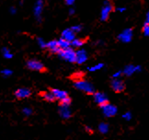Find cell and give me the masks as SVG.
I'll list each match as a JSON object with an SVG mask.
<instances>
[{
  "label": "cell",
  "mask_w": 149,
  "mask_h": 140,
  "mask_svg": "<svg viewBox=\"0 0 149 140\" xmlns=\"http://www.w3.org/2000/svg\"><path fill=\"white\" fill-rule=\"evenodd\" d=\"M88 60V52L84 49H80L76 52V63L81 65Z\"/></svg>",
  "instance_id": "cell-10"
},
{
  "label": "cell",
  "mask_w": 149,
  "mask_h": 140,
  "mask_svg": "<svg viewBox=\"0 0 149 140\" xmlns=\"http://www.w3.org/2000/svg\"><path fill=\"white\" fill-rule=\"evenodd\" d=\"M62 38L68 41V42H72V41L76 38V32H74L72 29H66V30L63 31L62 32Z\"/></svg>",
  "instance_id": "cell-13"
},
{
  "label": "cell",
  "mask_w": 149,
  "mask_h": 140,
  "mask_svg": "<svg viewBox=\"0 0 149 140\" xmlns=\"http://www.w3.org/2000/svg\"><path fill=\"white\" fill-rule=\"evenodd\" d=\"M94 101L97 104H99L100 106H103L109 102V99L107 95L103 92H94Z\"/></svg>",
  "instance_id": "cell-8"
},
{
  "label": "cell",
  "mask_w": 149,
  "mask_h": 140,
  "mask_svg": "<svg viewBox=\"0 0 149 140\" xmlns=\"http://www.w3.org/2000/svg\"><path fill=\"white\" fill-rule=\"evenodd\" d=\"M132 117H133V115H132V113L130 112H126L125 113L123 114V118L125 119L126 121H130L132 119Z\"/></svg>",
  "instance_id": "cell-27"
},
{
  "label": "cell",
  "mask_w": 149,
  "mask_h": 140,
  "mask_svg": "<svg viewBox=\"0 0 149 140\" xmlns=\"http://www.w3.org/2000/svg\"><path fill=\"white\" fill-rule=\"evenodd\" d=\"M143 32H144L145 36H149V24H144L143 27Z\"/></svg>",
  "instance_id": "cell-26"
},
{
  "label": "cell",
  "mask_w": 149,
  "mask_h": 140,
  "mask_svg": "<svg viewBox=\"0 0 149 140\" xmlns=\"http://www.w3.org/2000/svg\"><path fill=\"white\" fill-rule=\"evenodd\" d=\"M58 55L61 58L65 59L67 62L70 63H76V52L74 51V49L72 48H67V49H64L61 50Z\"/></svg>",
  "instance_id": "cell-3"
},
{
  "label": "cell",
  "mask_w": 149,
  "mask_h": 140,
  "mask_svg": "<svg viewBox=\"0 0 149 140\" xmlns=\"http://www.w3.org/2000/svg\"><path fill=\"white\" fill-rule=\"evenodd\" d=\"M117 10L119 11V12H123V11L126 10V8H118Z\"/></svg>",
  "instance_id": "cell-35"
},
{
  "label": "cell",
  "mask_w": 149,
  "mask_h": 140,
  "mask_svg": "<svg viewBox=\"0 0 149 140\" xmlns=\"http://www.w3.org/2000/svg\"><path fill=\"white\" fill-rule=\"evenodd\" d=\"M103 66H104V65H103L102 63H99V64H97V65H95L93 66L88 67V70L90 72H94V71H97V70H100Z\"/></svg>",
  "instance_id": "cell-23"
},
{
  "label": "cell",
  "mask_w": 149,
  "mask_h": 140,
  "mask_svg": "<svg viewBox=\"0 0 149 140\" xmlns=\"http://www.w3.org/2000/svg\"><path fill=\"white\" fill-rule=\"evenodd\" d=\"M142 67L140 66H134V65H128L126 66L123 71V74H124L127 77H130L133 74L136 73V72H140Z\"/></svg>",
  "instance_id": "cell-11"
},
{
  "label": "cell",
  "mask_w": 149,
  "mask_h": 140,
  "mask_svg": "<svg viewBox=\"0 0 149 140\" xmlns=\"http://www.w3.org/2000/svg\"><path fill=\"white\" fill-rule=\"evenodd\" d=\"M100 108L102 110L103 114H104L106 117H113V116H115L117 114V112H118V109L115 105L111 104L110 102L103 105Z\"/></svg>",
  "instance_id": "cell-4"
},
{
  "label": "cell",
  "mask_w": 149,
  "mask_h": 140,
  "mask_svg": "<svg viewBox=\"0 0 149 140\" xmlns=\"http://www.w3.org/2000/svg\"><path fill=\"white\" fill-rule=\"evenodd\" d=\"M84 76L83 73L81 72H78V73H74L73 76H72V78L74 80V81H77V80H79V79H82V77Z\"/></svg>",
  "instance_id": "cell-25"
},
{
  "label": "cell",
  "mask_w": 149,
  "mask_h": 140,
  "mask_svg": "<svg viewBox=\"0 0 149 140\" xmlns=\"http://www.w3.org/2000/svg\"><path fill=\"white\" fill-rule=\"evenodd\" d=\"M74 85L77 90H81V91H83L85 93H87V94L92 95V94H94V92H95L93 85L91 83H89V82H88V81L84 80L83 78L74 81Z\"/></svg>",
  "instance_id": "cell-1"
},
{
  "label": "cell",
  "mask_w": 149,
  "mask_h": 140,
  "mask_svg": "<svg viewBox=\"0 0 149 140\" xmlns=\"http://www.w3.org/2000/svg\"><path fill=\"white\" fill-rule=\"evenodd\" d=\"M64 1L67 4V5H73L74 3L76 0H64Z\"/></svg>",
  "instance_id": "cell-32"
},
{
  "label": "cell",
  "mask_w": 149,
  "mask_h": 140,
  "mask_svg": "<svg viewBox=\"0 0 149 140\" xmlns=\"http://www.w3.org/2000/svg\"><path fill=\"white\" fill-rule=\"evenodd\" d=\"M72 30L76 32V33H77V32H81V30H82V26L81 25H76V26H73L72 28Z\"/></svg>",
  "instance_id": "cell-29"
},
{
  "label": "cell",
  "mask_w": 149,
  "mask_h": 140,
  "mask_svg": "<svg viewBox=\"0 0 149 140\" xmlns=\"http://www.w3.org/2000/svg\"><path fill=\"white\" fill-rule=\"evenodd\" d=\"M74 13V9L71 8V9L69 10V14H70V15H73Z\"/></svg>",
  "instance_id": "cell-37"
},
{
  "label": "cell",
  "mask_w": 149,
  "mask_h": 140,
  "mask_svg": "<svg viewBox=\"0 0 149 140\" xmlns=\"http://www.w3.org/2000/svg\"><path fill=\"white\" fill-rule=\"evenodd\" d=\"M145 23H146V24H149V12H148L147 15H146V19Z\"/></svg>",
  "instance_id": "cell-34"
},
{
  "label": "cell",
  "mask_w": 149,
  "mask_h": 140,
  "mask_svg": "<svg viewBox=\"0 0 149 140\" xmlns=\"http://www.w3.org/2000/svg\"><path fill=\"white\" fill-rule=\"evenodd\" d=\"M58 44H59V47L61 50H64V49H67V48H69L70 47V45H71V43L70 42H68V41L65 40L64 38H60L58 41Z\"/></svg>",
  "instance_id": "cell-18"
},
{
  "label": "cell",
  "mask_w": 149,
  "mask_h": 140,
  "mask_svg": "<svg viewBox=\"0 0 149 140\" xmlns=\"http://www.w3.org/2000/svg\"><path fill=\"white\" fill-rule=\"evenodd\" d=\"M113 9L114 8H113V4L111 2V0H105L104 3H103V8L100 12V20L102 21L108 20L109 17H110Z\"/></svg>",
  "instance_id": "cell-2"
},
{
  "label": "cell",
  "mask_w": 149,
  "mask_h": 140,
  "mask_svg": "<svg viewBox=\"0 0 149 140\" xmlns=\"http://www.w3.org/2000/svg\"><path fill=\"white\" fill-rule=\"evenodd\" d=\"M2 75L5 76V77H9V76L12 75V71H11L10 69H4L2 70Z\"/></svg>",
  "instance_id": "cell-28"
},
{
  "label": "cell",
  "mask_w": 149,
  "mask_h": 140,
  "mask_svg": "<svg viewBox=\"0 0 149 140\" xmlns=\"http://www.w3.org/2000/svg\"><path fill=\"white\" fill-rule=\"evenodd\" d=\"M31 95V90L27 89V88H20V89L15 91V96L18 99H19V100L26 99L28 97H30Z\"/></svg>",
  "instance_id": "cell-12"
},
{
  "label": "cell",
  "mask_w": 149,
  "mask_h": 140,
  "mask_svg": "<svg viewBox=\"0 0 149 140\" xmlns=\"http://www.w3.org/2000/svg\"><path fill=\"white\" fill-rule=\"evenodd\" d=\"M37 43H38V44H39V46L41 48H46V43L44 42V40L42 39V38H41V37H39V38H37Z\"/></svg>",
  "instance_id": "cell-24"
},
{
  "label": "cell",
  "mask_w": 149,
  "mask_h": 140,
  "mask_svg": "<svg viewBox=\"0 0 149 140\" xmlns=\"http://www.w3.org/2000/svg\"><path fill=\"white\" fill-rule=\"evenodd\" d=\"M85 43H86V41L84 39L74 38L71 42V45L76 48H79V47H81V46H83L85 44Z\"/></svg>",
  "instance_id": "cell-19"
},
{
  "label": "cell",
  "mask_w": 149,
  "mask_h": 140,
  "mask_svg": "<svg viewBox=\"0 0 149 140\" xmlns=\"http://www.w3.org/2000/svg\"><path fill=\"white\" fill-rule=\"evenodd\" d=\"M43 9V0H36L35 6H34V16H35L36 20L41 22L42 20V14Z\"/></svg>",
  "instance_id": "cell-9"
},
{
  "label": "cell",
  "mask_w": 149,
  "mask_h": 140,
  "mask_svg": "<svg viewBox=\"0 0 149 140\" xmlns=\"http://www.w3.org/2000/svg\"><path fill=\"white\" fill-rule=\"evenodd\" d=\"M10 12H11V14H15L16 13V8H10Z\"/></svg>",
  "instance_id": "cell-36"
},
{
  "label": "cell",
  "mask_w": 149,
  "mask_h": 140,
  "mask_svg": "<svg viewBox=\"0 0 149 140\" xmlns=\"http://www.w3.org/2000/svg\"><path fill=\"white\" fill-rule=\"evenodd\" d=\"M111 87L114 92L121 93L125 90V83L120 78H113L111 82Z\"/></svg>",
  "instance_id": "cell-6"
},
{
  "label": "cell",
  "mask_w": 149,
  "mask_h": 140,
  "mask_svg": "<svg viewBox=\"0 0 149 140\" xmlns=\"http://www.w3.org/2000/svg\"><path fill=\"white\" fill-rule=\"evenodd\" d=\"M40 95L42 96V98L43 99V100H45L46 102H54L56 99L55 97L54 96V94L52 93V91H42L40 93Z\"/></svg>",
  "instance_id": "cell-17"
},
{
  "label": "cell",
  "mask_w": 149,
  "mask_h": 140,
  "mask_svg": "<svg viewBox=\"0 0 149 140\" xmlns=\"http://www.w3.org/2000/svg\"><path fill=\"white\" fill-rule=\"evenodd\" d=\"M46 48H48L49 51H51L52 52H54V54H58V52L61 51L57 41H51V42L47 43Z\"/></svg>",
  "instance_id": "cell-14"
},
{
  "label": "cell",
  "mask_w": 149,
  "mask_h": 140,
  "mask_svg": "<svg viewBox=\"0 0 149 140\" xmlns=\"http://www.w3.org/2000/svg\"><path fill=\"white\" fill-rule=\"evenodd\" d=\"M23 113H24L25 115H31V114L32 113V111H31V109H30V108H24V109H23Z\"/></svg>",
  "instance_id": "cell-31"
},
{
  "label": "cell",
  "mask_w": 149,
  "mask_h": 140,
  "mask_svg": "<svg viewBox=\"0 0 149 140\" xmlns=\"http://www.w3.org/2000/svg\"><path fill=\"white\" fill-rule=\"evenodd\" d=\"M27 66L33 71H39V72H44L46 71V68L43 66V64L41 61H38L36 59H31L27 62Z\"/></svg>",
  "instance_id": "cell-5"
},
{
  "label": "cell",
  "mask_w": 149,
  "mask_h": 140,
  "mask_svg": "<svg viewBox=\"0 0 149 140\" xmlns=\"http://www.w3.org/2000/svg\"><path fill=\"white\" fill-rule=\"evenodd\" d=\"M109 130H110V126H109L108 124H106V123H100L99 125V131L100 134L105 135V134L109 132Z\"/></svg>",
  "instance_id": "cell-20"
},
{
  "label": "cell",
  "mask_w": 149,
  "mask_h": 140,
  "mask_svg": "<svg viewBox=\"0 0 149 140\" xmlns=\"http://www.w3.org/2000/svg\"><path fill=\"white\" fill-rule=\"evenodd\" d=\"M123 75V71H121V70H119V71L115 72L113 75H112V78H119L121 76Z\"/></svg>",
  "instance_id": "cell-30"
},
{
  "label": "cell",
  "mask_w": 149,
  "mask_h": 140,
  "mask_svg": "<svg viewBox=\"0 0 149 140\" xmlns=\"http://www.w3.org/2000/svg\"><path fill=\"white\" fill-rule=\"evenodd\" d=\"M51 91L54 94V96L55 97L56 100H59V101H61L62 99H64V98H65V97L68 96L67 92L65 91V90H57V89H53V90H51Z\"/></svg>",
  "instance_id": "cell-15"
},
{
  "label": "cell",
  "mask_w": 149,
  "mask_h": 140,
  "mask_svg": "<svg viewBox=\"0 0 149 140\" xmlns=\"http://www.w3.org/2000/svg\"><path fill=\"white\" fill-rule=\"evenodd\" d=\"M133 29H126V30L123 31L122 33L119 34L118 40L122 43H130L133 38Z\"/></svg>",
  "instance_id": "cell-7"
},
{
  "label": "cell",
  "mask_w": 149,
  "mask_h": 140,
  "mask_svg": "<svg viewBox=\"0 0 149 140\" xmlns=\"http://www.w3.org/2000/svg\"><path fill=\"white\" fill-rule=\"evenodd\" d=\"M71 98L69 97H65L64 99H62V100L60 101V106H70L71 104Z\"/></svg>",
  "instance_id": "cell-22"
},
{
  "label": "cell",
  "mask_w": 149,
  "mask_h": 140,
  "mask_svg": "<svg viewBox=\"0 0 149 140\" xmlns=\"http://www.w3.org/2000/svg\"><path fill=\"white\" fill-rule=\"evenodd\" d=\"M60 115L64 119H68L71 117V111L69 106H60Z\"/></svg>",
  "instance_id": "cell-16"
},
{
  "label": "cell",
  "mask_w": 149,
  "mask_h": 140,
  "mask_svg": "<svg viewBox=\"0 0 149 140\" xmlns=\"http://www.w3.org/2000/svg\"><path fill=\"white\" fill-rule=\"evenodd\" d=\"M86 131H87V132H88L89 134H92V133H93V130L91 129L90 127H88V126H86Z\"/></svg>",
  "instance_id": "cell-33"
},
{
  "label": "cell",
  "mask_w": 149,
  "mask_h": 140,
  "mask_svg": "<svg viewBox=\"0 0 149 140\" xmlns=\"http://www.w3.org/2000/svg\"><path fill=\"white\" fill-rule=\"evenodd\" d=\"M2 54L4 55L5 58H7V59H11V58L13 57V55H12V52H10V50L8 48H3L2 49Z\"/></svg>",
  "instance_id": "cell-21"
}]
</instances>
